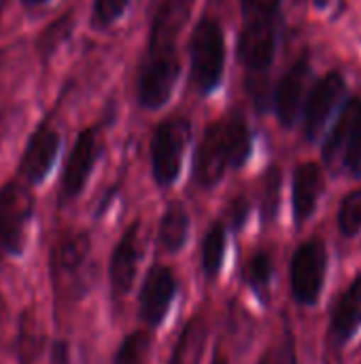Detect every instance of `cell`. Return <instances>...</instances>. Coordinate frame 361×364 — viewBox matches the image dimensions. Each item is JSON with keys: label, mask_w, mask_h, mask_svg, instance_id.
I'll list each match as a JSON object with an SVG mask.
<instances>
[{"label": "cell", "mask_w": 361, "mask_h": 364, "mask_svg": "<svg viewBox=\"0 0 361 364\" xmlns=\"http://www.w3.org/2000/svg\"><path fill=\"white\" fill-rule=\"evenodd\" d=\"M194 0H162L151 23L149 51L138 73V102L145 109H160L168 102L179 73L177 38L185 28Z\"/></svg>", "instance_id": "1"}, {"label": "cell", "mask_w": 361, "mask_h": 364, "mask_svg": "<svg viewBox=\"0 0 361 364\" xmlns=\"http://www.w3.org/2000/svg\"><path fill=\"white\" fill-rule=\"evenodd\" d=\"M191 81L200 94H211L219 87L226 70V38L215 17H202L189 41Z\"/></svg>", "instance_id": "2"}, {"label": "cell", "mask_w": 361, "mask_h": 364, "mask_svg": "<svg viewBox=\"0 0 361 364\" xmlns=\"http://www.w3.org/2000/svg\"><path fill=\"white\" fill-rule=\"evenodd\" d=\"M34 215V196L28 183L9 181L0 188V250L9 256H21L26 230Z\"/></svg>", "instance_id": "3"}, {"label": "cell", "mask_w": 361, "mask_h": 364, "mask_svg": "<svg viewBox=\"0 0 361 364\" xmlns=\"http://www.w3.org/2000/svg\"><path fill=\"white\" fill-rule=\"evenodd\" d=\"M191 139V124L183 117L162 122L151 139V166L157 186H172L181 173L183 154Z\"/></svg>", "instance_id": "4"}, {"label": "cell", "mask_w": 361, "mask_h": 364, "mask_svg": "<svg viewBox=\"0 0 361 364\" xmlns=\"http://www.w3.org/2000/svg\"><path fill=\"white\" fill-rule=\"evenodd\" d=\"M328 250L321 239L304 241L291 258V292L302 305H313L323 288Z\"/></svg>", "instance_id": "5"}, {"label": "cell", "mask_w": 361, "mask_h": 364, "mask_svg": "<svg viewBox=\"0 0 361 364\" xmlns=\"http://www.w3.org/2000/svg\"><path fill=\"white\" fill-rule=\"evenodd\" d=\"M345 92L347 81L338 70L328 73L311 87V94L304 105V136L309 141H315L321 134L330 115L343 100Z\"/></svg>", "instance_id": "6"}, {"label": "cell", "mask_w": 361, "mask_h": 364, "mask_svg": "<svg viewBox=\"0 0 361 364\" xmlns=\"http://www.w3.org/2000/svg\"><path fill=\"white\" fill-rule=\"evenodd\" d=\"M311 75H313L311 58L309 53H302L277 83L272 100H274L277 117L283 126H294V122L298 119L300 109L311 94L309 90Z\"/></svg>", "instance_id": "7"}, {"label": "cell", "mask_w": 361, "mask_h": 364, "mask_svg": "<svg viewBox=\"0 0 361 364\" xmlns=\"http://www.w3.org/2000/svg\"><path fill=\"white\" fill-rule=\"evenodd\" d=\"M60 134L55 128L49 124H43L36 128V132L30 136L28 147L21 156V177L26 179L28 186H38L43 183L49 173L53 171L57 156H60Z\"/></svg>", "instance_id": "8"}, {"label": "cell", "mask_w": 361, "mask_h": 364, "mask_svg": "<svg viewBox=\"0 0 361 364\" xmlns=\"http://www.w3.org/2000/svg\"><path fill=\"white\" fill-rule=\"evenodd\" d=\"M100 156V136L96 128H87L83 130L77 141L74 147L68 156L66 168H64V179H62V192L66 198H74L83 192L96 160Z\"/></svg>", "instance_id": "9"}, {"label": "cell", "mask_w": 361, "mask_h": 364, "mask_svg": "<svg viewBox=\"0 0 361 364\" xmlns=\"http://www.w3.org/2000/svg\"><path fill=\"white\" fill-rule=\"evenodd\" d=\"M177 294V279L166 267H153L140 290V316L147 324L155 326L164 320Z\"/></svg>", "instance_id": "10"}, {"label": "cell", "mask_w": 361, "mask_h": 364, "mask_svg": "<svg viewBox=\"0 0 361 364\" xmlns=\"http://www.w3.org/2000/svg\"><path fill=\"white\" fill-rule=\"evenodd\" d=\"M228 154H226V143H223V122L211 124L196 151V179L200 186L211 188L215 186L226 168H228Z\"/></svg>", "instance_id": "11"}, {"label": "cell", "mask_w": 361, "mask_h": 364, "mask_svg": "<svg viewBox=\"0 0 361 364\" xmlns=\"http://www.w3.org/2000/svg\"><path fill=\"white\" fill-rule=\"evenodd\" d=\"M140 258H143V232H140V224L136 222L126 230V235L119 239L111 256V284L117 294H126L132 288Z\"/></svg>", "instance_id": "12"}, {"label": "cell", "mask_w": 361, "mask_h": 364, "mask_svg": "<svg viewBox=\"0 0 361 364\" xmlns=\"http://www.w3.org/2000/svg\"><path fill=\"white\" fill-rule=\"evenodd\" d=\"M361 115V98H349L347 105L340 111V117L336 119L332 132L328 134L323 143V158L328 164L345 162L347 147L351 143V136L355 132V126Z\"/></svg>", "instance_id": "13"}, {"label": "cell", "mask_w": 361, "mask_h": 364, "mask_svg": "<svg viewBox=\"0 0 361 364\" xmlns=\"http://www.w3.org/2000/svg\"><path fill=\"white\" fill-rule=\"evenodd\" d=\"M321 168L313 162H304L294 173V215L296 222H304L313 215L321 192Z\"/></svg>", "instance_id": "14"}, {"label": "cell", "mask_w": 361, "mask_h": 364, "mask_svg": "<svg viewBox=\"0 0 361 364\" xmlns=\"http://www.w3.org/2000/svg\"><path fill=\"white\" fill-rule=\"evenodd\" d=\"M361 324V275L338 299L332 316V335L338 343L351 339Z\"/></svg>", "instance_id": "15"}, {"label": "cell", "mask_w": 361, "mask_h": 364, "mask_svg": "<svg viewBox=\"0 0 361 364\" xmlns=\"http://www.w3.org/2000/svg\"><path fill=\"white\" fill-rule=\"evenodd\" d=\"M223 143L228 154V164L238 168L251 156V130L240 113H232L223 122Z\"/></svg>", "instance_id": "16"}, {"label": "cell", "mask_w": 361, "mask_h": 364, "mask_svg": "<svg viewBox=\"0 0 361 364\" xmlns=\"http://www.w3.org/2000/svg\"><path fill=\"white\" fill-rule=\"evenodd\" d=\"M206 337H209V331H206L204 318L202 316L191 318L179 337L170 364H200L204 346H206Z\"/></svg>", "instance_id": "17"}, {"label": "cell", "mask_w": 361, "mask_h": 364, "mask_svg": "<svg viewBox=\"0 0 361 364\" xmlns=\"http://www.w3.org/2000/svg\"><path fill=\"white\" fill-rule=\"evenodd\" d=\"M187 232H189L187 211L179 203L168 205V209L162 218V226H160V241H162L164 250L179 252L187 241Z\"/></svg>", "instance_id": "18"}, {"label": "cell", "mask_w": 361, "mask_h": 364, "mask_svg": "<svg viewBox=\"0 0 361 364\" xmlns=\"http://www.w3.org/2000/svg\"><path fill=\"white\" fill-rule=\"evenodd\" d=\"M89 254V235L87 232H70L55 247V267L62 271H77Z\"/></svg>", "instance_id": "19"}, {"label": "cell", "mask_w": 361, "mask_h": 364, "mask_svg": "<svg viewBox=\"0 0 361 364\" xmlns=\"http://www.w3.org/2000/svg\"><path fill=\"white\" fill-rule=\"evenodd\" d=\"M226 256V226L223 224H213V228L206 232L202 241V267L209 277H215L221 271Z\"/></svg>", "instance_id": "20"}, {"label": "cell", "mask_w": 361, "mask_h": 364, "mask_svg": "<svg viewBox=\"0 0 361 364\" xmlns=\"http://www.w3.org/2000/svg\"><path fill=\"white\" fill-rule=\"evenodd\" d=\"M151 352V337L145 331H136L123 339L117 350L115 364H147Z\"/></svg>", "instance_id": "21"}, {"label": "cell", "mask_w": 361, "mask_h": 364, "mask_svg": "<svg viewBox=\"0 0 361 364\" xmlns=\"http://www.w3.org/2000/svg\"><path fill=\"white\" fill-rule=\"evenodd\" d=\"M72 32V13L62 15L60 19H55L47 30H43L40 38H38V49L43 55H51Z\"/></svg>", "instance_id": "22"}, {"label": "cell", "mask_w": 361, "mask_h": 364, "mask_svg": "<svg viewBox=\"0 0 361 364\" xmlns=\"http://www.w3.org/2000/svg\"><path fill=\"white\" fill-rule=\"evenodd\" d=\"M338 228L345 237H353L361 228V190L351 192L338 211Z\"/></svg>", "instance_id": "23"}, {"label": "cell", "mask_w": 361, "mask_h": 364, "mask_svg": "<svg viewBox=\"0 0 361 364\" xmlns=\"http://www.w3.org/2000/svg\"><path fill=\"white\" fill-rule=\"evenodd\" d=\"M279 198H281V171L272 166L262 186V213L264 220H272L279 211Z\"/></svg>", "instance_id": "24"}, {"label": "cell", "mask_w": 361, "mask_h": 364, "mask_svg": "<svg viewBox=\"0 0 361 364\" xmlns=\"http://www.w3.org/2000/svg\"><path fill=\"white\" fill-rule=\"evenodd\" d=\"M245 277H247V282H249L255 290L268 286V282H270V277H272V260H270V256L264 254V252H257V254L249 260V264H247V269H245Z\"/></svg>", "instance_id": "25"}, {"label": "cell", "mask_w": 361, "mask_h": 364, "mask_svg": "<svg viewBox=\"0 0 361 364\" xmlns=\"http://www.w3.org/2000/svg\"><path fill=\"white\" fill-rule=\"evenodd\" d=\"M130 0H96L94 2V21L102 28L115 23L117 19H121V15L126 13Z\"/></svg>", "instance_id": "26"}, {"label": "cell", "mask_w": 361, "mask_h": 364, "mask_svg": "<svg viewBox=\"0 0 361 364\" xmlns=\"http://www.w3.org/2000/svg\"><path fill=\"white\" fill-rule=\"evenodd\" d=\"M281 0H243V19H277Z\"/></svg>", "instance_id": "27"}, {"label": "cell", "mask_w": 361, "mask_h": 364, "mask_svg": "<svg viewBox=\"0 0 361 364\" xmlns=\"http://www.w3.org/2000/svg\"><path fill=\"white\" fill-rule=\"evenodd\" d=\"M262 364H296L294 339L289 335H285L281 341H277L274 346H270L268 352L262 358Z\"/></svg>", "instance_id": "28"}, {"label": "cell", "mask_w": 361, "mask_h": 364, "mask_svg": "<svg viewBox=\"0 0 361 364\" xmlns=\"http://www.w3.org/2000/svg\"><path fill=\"white\" fill-rule=\"evenodd\" d=\"M351 175L361 177V115L357 126H355V132L351 136V143L347 147V154H345V162H343Z\"/></svg>", "instance_id": "29"}, {"label": "cell", "mask_w": 361, "mask_h": 364, "mask_svg": "<svg viewBox=\"0 0 361 364\" xmlns=\"http://www.w3.org/2000/svg\"><path fill=\"white\" fill-rule=\"evenodd\" d=\"M249 211H251L249 200H247L245 196H236V198L230 203V207H228V218H230L232 228H236V230L243 228L245 222H247V218H249Z\"/></svg>", "instance_id": "30"}, {"label": "cell", "mask_w": 361, "mask_h": 364, "mask_svg": "<svg viewBox=\"0 0 361 364\" xmlns=\"http://www.w3.org/2000/svg\"><path fill=\"white\" fill-rule=\"evenodd\" d=\"M332 4H338V6H340V4H343V0H315V6H317V9H321V11H323V9H328V6H332Z\"/></svg>", "instance_id": "31"}, {"label": "cell", "mask_w": 361, "mask_h": 364, "mask_svg": "<svg viewBox=\"0 0 361 364\" xmlns=\"http://www.w3.org/2000/svg\"><path fill=\"white\" fill-rule=\"evenodd\" d=\"M28 6H43V4H47V2H51V0H23Z\"/></svg>", "instance_id": "32"}, {"label": "cell", "mask_w": 361, "mask_h": 364, "mask_svg": "<svg viewBox=\"0 0 361 364\" xmlns=\"http://www.w3.org/2000/svg\"><path fill=\"white\" fill-rule=\"evenodd\" d=\"M213 364H228V360H226L221 354H217V356H215V360H213Z\"/></svg>", "instance_id": "33"}]
</instances>
